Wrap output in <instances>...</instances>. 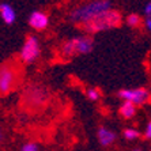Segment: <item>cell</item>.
<instances>
[{"label": "cell", "instance_id": "1", "mask_svg": "<svg viewBox=\"0 0 151 151\" xmlns=\"http://www.w3.org/2000/svg\"><path fill=\"white\" fill-rule=\"evenodd\" d=\"M110 8H112L110 0H90V1L82 4V6L71 11L70 19L74 23L82 26L87 22L93 21L94 18L101 15L102 12L109 11Z\"/></svg>", "mask_w": 151, "mask_h": 151}, {"label": "cell", "instance_id": "2", "mask_svg": "<svg viewBox=\"0 0 151 151\" xmlns=\"http://www.w3.org/2000/svg\"><path fill=\"white\" fill-rule=\"evenodd\" d=\"M123 23V17L117 10L110 8L106 12H102L97 18H94L93 21L87 22L82 25V30L86 32V34H95V33L106 32V30H112V29L119 27Z\"/></svg>", "mask_w": 151, "mask_h": 151}, {"label": "cell", "instance_id": "3", "mask_svg": "<svg viewBox=\"0 0 151 151\" xmlns=\"http://www.w3.org/2000/svg\"><path fill=\"white\" fill-rule=\"evenodd\" d=\"M94 49V40L91 35H76L64 41L60 46V55L65 59H71L81 55H88Z\"/></svg>", "mask_w": 151, "mask_h": 151}, {"label": "cell", "instance_id": "4", "mask_svg": "<svg viewBox=\"0 0 151 151\" xmlns=\"http://www.w3.org/2000/svg\"><path fill=\"white\" fill-rule=\"evenodd\" d=\"M41 55V46H40V40L35 35H29L25 40L23 45L19 52V57L23 63L32 64L40 57Z\"/></svg>", "mask_w": 151, "mask_h": 151}, {"label": "cell", "instance_id": "5", "mask_svg": "<svg viewBox=\"0 0 151 151\" xmlns=\"http://www.w3.org/2000/svg\"><path fill=\"white\" fill-rule=\"evenodd\" d=\"M120 98L123 101H128L135 104L136 106H140L150 102L151 99V93L148 91L147 88L144 87H139V88H121L117 93Z\"/></svg>", "mask_w": 151, "mask_h": 151}, {"label": "cell", "instance_id": "6", "mask_svg": "<svg viewBox=\"0 0 151 151\" xmlns=\"http://www.w3.org/2000/svg\"><path fill=\"white\" fill-rule=\"evenodd\" d=\"M15 82H17V71L8 65H3L0 71V91L1 94L10 93L14 87Z\"/></svg>", "mask_w": 151, "mask_h": 151}, {"label": "cell", "instance_id": "7", "mask_svg": "<svg viewBox=\"0 0 151 151\" xmlns=\"http://www.w3.org/2000/svg\"><path fill=\"white\" fill-rule=\"evenodd\" d=\"M29 25L30 27H33L34 30H45L49 25V17L42 12V11H33L30 17H29Z\"/></svg>", "mask_w": 151, "mask_h": 151}, {"label": "cell", "instance_id": "8", "mask_svg": "<svg viewBox=\"0 0 151 151\" xmlns=\"http://www.w3.org/2000/svg\"><path fill=\"white\" fill-rule=\"evenodd\" d=\"M97 139L102 147H109L117 140V134L108 127H99L97 131Z\"/></svg>", "mask_w": 151, "mask_h": 151}, {"label": "cell", "instance_id": "9", "mask_svg": "<svg viewBox=\"0 0 151 151\" xmlns=\"http://www.w3.org/2000/svg\"><path fill=\"white\" fill-rule=\"evenodd\" d=\"M0 17L6 25H12L17 21V14H15L14 7L8 3L0 4Z\"/></svg>", "mask_w": 151, "mask_h": 151}, {"label": "cell", "instance_id": "10", "mask_svg": "<svg viewBox=\"0 0 151 151\" xmlns=\"http://www.w3.org/2000/svg\"><path fill=\"white\" fill-rule=\"evenodd\" d=\"M119 113L121 116L124 117L125 120H129L136 114V105L132 104V102H128V101H123V104L120 105V109Z\"/></svg>", "mask_w": 151, "mask_h": 151}, {"label": "cell", "instance_id": "11", "mask_svg": "<svg viewBox=\"0 0 151 151\" xmlns=\"http://www.w3.org/2000/svg\"><path fill=\"white\" fill-rule=\"evenodd\" d=\"M123 136L125 140L134 142V140H136V139L140 137V132L137 129H135V128H125V129L123 131Z\"/></svg>", "mask_w": 151, "mask_h": 151}, {"label": "cell", "instance_id": "12", "mask_svg": "<svg viewBox=\"0 0 151 151\" xmlns=\"http://www.w3.org/2000/svg\"><path fill=\"white\" fill-rule=\"evenodd\" d=\"M125 23L129 26V27L136 29V27H139V26H140L142 18H140V15H137V14H129L128 17L125 18Z\"/></svg>", "mask_w": 151, "mask_h": 151}, {"label": "cell", "instance_id": "13", "mask_svg": "<svg viewBox=\"0 0 151 151\" xmlns=\"http://www.w3.org/2000/svg\"><path fill=\"white\" fill-rule=\"evenodd\" d=\"M86 97H87L90 101L97 102V101H99V98H101V91L95 87H88L87 90H86Z\"/></svg>", "mask_w": 151, "mask_h": 151}, {"label": "cell", "instance_id": "14", "mask_svg": "<svg viewBox=\"0 0 151 151\" xmlns=\"http://www.w3.org/2000/svg\"><path fill=\"white\" fill-rule=\"evenodd\" d=\"M21 151H40V147L35 142H26L22 144Z\"/></svg>", "mask_w": 151, "mask_h": 151}, {"label": "cell", "instance_id": "15", "mask_svg": "<svg viewBox=\"0 0 151 151\" xmlns=\"http://www.w3.org/2000/svg\"><path fill=\"white\" fill-rule=\"evenodd\" d=\"M144 137L147 140H151V121H148L147 125H146V129H144Z\"/></svg>", "mask_w": 151, "mask_h": 151}, {"label": "cell", "instance_id": "16", "mask_svg": "<svg viewBox=\"0 0 151 151\" xmlns=\"http://www.w3.org/2000/svg\"><path fill=\"white\" fill-rule=\"evenodd\" d=\"M144 15H146V17L151 15V1L146 3V6H144Z\"/></svg>", "mask_w": 151, "mask_h": 151}, {"label": "cell", "instance_id": "17", "mask_svg": "<svg viewBox=\"0 0 151 151\" xmlns=\"http://www.w3.org/2000/svg\"><path fill=\"white\" fill-rule=\"evenodd\" d=\"M144 25L147 27V30L151 33V18L150 17H146V21H144Z\"/></svg>", "mask_w": 151, "mask_h": 151}, {"label": "cell", "instance_id": "18", "mask_svg": "<svg viewBox=\"0 0 151 151\" xmlns=\"http://www.w3.org/2000/svg\"><path fill=\"white\" fill-rule=\"evenodd\" d=\"M131 151H143V150H140V148H134V150H131Z\"/></svg>", "mask_w": 151, "mask_h": 151}, {"label": "cell", "instance_id": "19", "mask_svg": "<svg viewBox=\"0 0 151 151\" xmlns=\"http://www.w3.org/2000/svg\"><path fill=\"white\" fill-rule=\"evenodd\" d=\"M148 17H150V18H151V15H148Z\"/></svg>", "mask_w": 151, "mask_h": 151}]
</instances>
